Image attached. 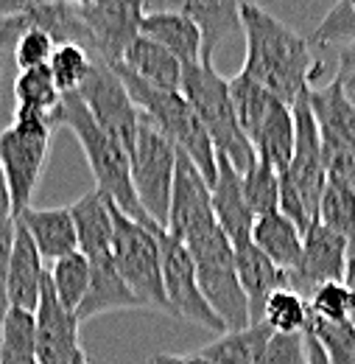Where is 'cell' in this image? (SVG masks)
<instances>
[{
	"label": "cell",
	"mask_w": 355,
	"mask_h": 364,
	"mask_svg": "<svg viewBox=\"0 0 355 364\" xmlns=\"http://www.w3.org/2000/svg\"><path fill=\"white\" fill-rule=\"evenodd\" d=\"M238 11L246 34V59L241 73L291 107L300 92L313 87V79L322 70L313 59L311 43L258 3H238Z\"/></svg>",
	"instance_id": "obj_1"
},
{
	"label": "cell",
	"mask_w": 355,
	"mask_h": 364,
	"mask_svg": "<svg viewBox=\"0 0 355 364\" xmlns=\"http://www.w3.org/2000/svg\"><path fill=\"white\" fill-rule=\"evenodd\" d=\"M59 127H67L76 135V140H79V146H82V151H84V157H87L89 163V171L95 177V191H101L129 219H134V222H140V225H146V228L151 230H163L143 213V208H140V202L134 196L129 151L95 124V118L89 115L87 104L82 101L79 92L62 95Z\"/></svg>",
	"instance_id": "obj_2"
},
{
	"label": "cell",
	"mask_w": 355,
	"mask_h": 364,
	"mask_svg": "<svg viewBox=\"0 0 355 364\" xmlns=\"http://www.w3.org/2000/svg\"><path fill=\"white\" fill-rule=\"evenodd\" d=\"M179 92L193 107L202 127L207 129L216 154L229 160L238 174H244L258 160V154H255V146L249 143V137L244 135L238 115L232 109L229 82L216 70L213 59H202V62L185 68Z\"/></svg>",
	"instance_id": "obj_3"
},
{
	"label": "cell",
	"mask_w": 355,
	"mask_h": 364,
	"mask_svg": "<svg viewBox=\"0 0 355 364\" xmlns=\"http://www.w3.org/2000/svg\"><path fill=\"white\" fill-rule=\"evenodd\" d=\"M112 70L124 82V87H126L129 98L134 101V107L140 109V115L148 118L163 135L177 146V151H182L202 171V177L207 180V185H213V180H216V149L210 143L207 129L202 127L199 115L185 101V95L182 92L148 87L146 82L134 79L132 73L124 70L121 65H115Z\"/></svg>",
	"instance_id": "obj_4"
},
{
	"label": "cell",
	"mask_w": 355,
	"mask_h": 364,
	"mask_svg": "<svg viewBox=\"0 0 355 364\" xmlns=\"http://www.w3.org/2000/svg\"><path fill=\"white\" fill-rule=\"evenodd\" d=\"M160 232L129 219L112 205V264L143 309L171 314L163 289V252Z\"/></svg>",
	"instance_id": "obj_5"
},
{
	"label": "cell",
	"mask_w": 355,
	"mask_h": 364,
	"mask_svg": "<svg viewBox=\"0 0 355 364\" xmlns=\"http://www.w3.org/2000/svg\"><path fill=\"white\" fill-rule=\"evenodd\" d=\"M53 124L28 109H14V121L9 129L0 132V168L11 193V213L14 219L31 208L34 188L43 177Z\"/></svg>",
	"instance_id": "obj_6"
},
{
	"label": "cell",
	"mask_w": 355,
	"mask_h": 364,
	"mask_svg": "<svg viewBox=\"0 0 355 364\" xmlns=\"http://www.w3.org/2000/svg\"><path fill=\"white\" fill-rule=\"evenodd\" d=\"M185 250L193 258L199 289L210 303V309L216 311V317L224 322L226 333L249 328V303L235 272V250L224 235V230L216 228L202 238L187 241Z\"/></svg>",
	"instance_id": "obj_7"
},
{
	"label": "cell",
	"mask_w": 355,
	"mask_h": 364,
	"mask_svg": "<svg viewBox=\"0 0 355 364\" xmlns=\"http://www.w3.org/2000/svg\"><path fill=\"white\" fill-rule=\"evenodd\" d=\"M177 154V146L163 135L148 118L140 115L137 137H134L132 154H129L132 188L143 213L163 230L168 228V208H171V191H174Z\"/></svg>",
	"instance_id": "obj_8"
},
{
	"label": "cell",
	"mask_w": 355,
	"mask_h": 364,
	"mask_svg": "<svg viewBox=\"0 0 355 364\" xmlns=\"http://www.w3.org/2000/svg\"><path fill=\"white\" fill-rule=\"evenodd\" d=\"M160 252H163V289H165L171 317L196 322L216 336L226 333L224 322L216 317V311L210 309V303L204 300V294L199 289L196 267H193V258L185 250V244L163 230L160 232Z\"/></svg>",
	"instance_id": "obj_9"
},
{
	"label": "cell",
	"mask_w": 355,
	"mask_h": 364,
	"mask_svg": "<svg viewBox=\"0 0 355 364\" xmlns=\"http://www.w3.org/2000/svg\"><path fill=\"white\" fill-rule=\"evenodd\" d=\"M79 95L87 104L95 124L132 154L137 124H140V109L134 107V101L129 98L124 82L118 79V73L106 62L92 59V70H89L87 82L82 85Z\"/></svg>",
	"instance_id": "obj_10"
},
{
	"label": "cell",
	"mask_w": 355,
	"mask_h": 364,
	"mask_svg": "<svg viewBox=\"0 0 355 364\" xmlns=\"http://www.w3.org/2000/svg\"><path fill=\"white\" fill-rule=\"evenodd\" d=\"M79 20L84 23L92 43L95 56L106 62L109 68L121 65L126 48L140 37V23L148 11L146 3H73Z\"/></svg>",
	"instance_id": "obj_11"
},
{
	"label": "cell",
	"mask_w": 355,
	"mask_h": 364,
	"mask_svg": "<svg viewBox=\"0 0 355 364\" xmlns=\"http://www.w3.org/2000/svg\"><path fill=\"white\" fill-rule=\"evenodd\" d=\"M216 228H219V222H216V213H213L210 185L202 177V171L179 151L165 232H171L182 244H187L193 238L207 235Z\"/></svg>",
	"instance_id": "obj_12"
},
{
	"label": "cell",
	"mask_w": 355,
	"mask_h": 364,
	"mask_svg": "<svg viewBox=\"0 0 355 364\" xmlns=\"http://www.w3.org/2000/svg\"><path fill=\"white\" fill-rule=\"evenodd\" d=\"M308 90L300 92V98L291 104V115H294V154H291V163L283 171V177L300 191V196L305 199V205L311 208V213L316 216L327 177H324V166H322V137H319V127H316V118H313L311 112Z\"/></svg>",
	"instance_id": "obj_13"
},
{
	"label": "cell",
	"mask_w": 355,
	"mask_h": 364,
	"mask_svg": "<svg viewBox=\"0 0 355 364\" xmlns=\"http://www.w3.org/2000/svg\"><path fill=\"white\" fill-rule=\"evenodd\" d=\"M350 261V244L327 230L324 225L313 222L302 235V258L297 269L288 274V289H294L300 297H311L313 289L324 283H342Z\"/></svg>",
	"instance_id": "obj_14"
},
{
	"label": "cell",
	"mask_w": 355,
	"mask_h": 364,
	"mask_svg": "<svg viewBox=\"0 0 355 364\" xmlns=\"http://www.w3.org/2000/svg\"><path fill=\"white\" fill-rule=\"evenodd\" d=\"M210 196H213L216 222L224 230V235L229 238L232 250L252 244V228H255L258 216L249 210V205L244 199L241 174L232 168L229 160H224L219 154H216V180L210 185Z\"/></svg>",
	"instance_id": "obj_15"
},
{
	"label": "cell",
	"mask_w": 355,
	"mask_h": 364,
	"mask_svg": "<svg viewBox=\"0 0 355 364\" xmlns=\"http://www.w3.org/2000/svg\"><path fill=\"white\" fill-rule=\"evenodd\" d=\"M45 272H48L45 261L40 258L34 241L28 238L23 225L14 222V241H11V255H9V280H6L9 309H20V311L34 314L37 303H40Z\"/></svg>",
	"instance_id": "obj_16"
},
{
	"label": "cell",
	"mask_w": 355,
	"mask_h": 364,
	"mask_svg": "<svg viewBox=\"0 0 355 364\" xmlns=\"http://www.w3.org/2000/svg\"><path fill=\"white\" fill-rule=\"evenodd\" d=\"M14 222L26 228L43 261H59L79 250L70 208H26Z\"/></svg>",
	"instance_id": "obj_17"
},
{
	"label": "cell",
	"mask_w": 355,
	"mask_h": 364,
	"mask_svg": "<svg viewBox=\"0 0 355 364\" xmlns=\"http://www.w3.org/2000/svg\"><path fill=\"white\" fill-rule=\"evenodd\" d=\"M235 272L249 303V325H261L268 297L277 289H288V274L277 269L255 244L235 250Z\"/></svg>",
	"instance_id": "obj_18"
},
{
	"label": "cell",
	"mask_w": 355,
	"mask_h": 364,
	"mask_svg": "<svg viewBox=\"0 0 355 364\" xmlns=\"http://www.w3.org/2000/svg\"><path fill=\"white\" fill-rule=\"evenodd\" d=\"M140 37L174 53L182 68L202 62V34L185 11H154L148 9L140 23Z\"/></svg>",
	"instance_id": "obj_19"
},
{
	"label": "cell",
	"mask_w": 355,
	"mask_h": 364,
	"mask_svg": "<svg viewBox=\"0 0 355 364\" xmlns=\"http://www.w3.org/2000/svg\"><path fill=\"white\" fill-rule=\"evenodd\" d=\"M124 309H143V303L134 297L132 289L118 274L112 255L92 258L89 261V291L76 311L79 325L92 317H101L106 311H124Z\"/></svg>",
	"instance_id": "obj_20"
},
{
	"label": "cell",
	"mask_w": 355,
	"mask_h": 364,
	"mask_svg": "<svg viewBox=\"0 0 355 364\" xmlns=\"http://www.w3.org/2000/svg\"><path fill=\"white\" fill-rule=\"evenodd\" d=\"M70 216L76 225L79 252L92 261L112 255V202L101 191H87L82 199L70 205Z\"/></svg>",
	"instance_id": "obj_21"
},
{
	"label": "cell",
	"mask_w": 355,
	"mask_h": 364,
	"mask_svg": "<svg viewBox=\"0 0 355 364\" xmlns=\"http://www.w3.org/2000/svg\"><path fill=\"white\" fill-rule=\"evenodd\" d=\"M121 68L129 70L134 79H140L157 90L179 92V87H182V70H185L182 62L163 46H157L146 37H137L132 46L126 48Z\"/></svg>",
	"instance_id": "obj_22"
},
{
	"label": "cell",
	"mask_w": 355,
	"mask_h": 364,
	"mask_svg": "<svg viewBox=\"0 0 355 364\" xmlns=\"http://www.w3.org/2000/svg\"><path fill=\"white\" fill-rule=\"evenodd\" d=\"M252 244L285 274L294 272L300 258H302V232L294 228V222L285 219L280 210L255 219Z\"/></svg>",
	"instance_id": "obj_23"
},
{
	"label": "cell",
	"mask_w": 355,
	"mask_h": 364,
	"mask_svg": "<svg viewBox=\"0 0 355 364\" xmlns=\"http://www.w3.org/2000/svg\"><path fill=\"white\" fill-rule=\"evenodd\" d=\"M252 146L261 160H266L268 166L277 168V174L288 168L291 154H294V115L288 104L283 101L271 104L266 121L261 124L258 135L252 137Z\"/></svg>",
	"instance_id": "obj_24"
},
{
	"label": "cell",
	"mask_w": 355,
	"mask_h": 364,
	"mask_svg": "<svg viewBox=\"0 0 355 364\" xmlns=\"http://www.w3.org/2000/svg\"><path fill=\"white\" fill-rule=\"evenodd\" d=\"M308 101H311V112L322 135L342 137L355 146V107L344 98L336 76H333V82H327L322 87H311Z\"/></svg>",
	"instance_id": "obj_25"
},
{
	"label": "cell",
	"mask_w": 355,
	"mask_h": 364,
	"mask_svg": "<svg viewBox=\"0 0 355 364\" xmlns=\"http://www.w3.org/2000/svg\"><path fill=\"white\" fill-rule=\"evenodd\" d=\"M179 11H185L202 34V59H213L216 48L241 28V11H238V3L232 0L226 3L196 0V3H185Z\"/></svg>",
	"instance_id": "obj_26"
},
{
	"label": "cell",
	"mask_w": 355,
	"mask_h": 364,
	"mask_svg": "<svg viewBox=\"0 0 355 364\" xmlns=\"http://www.w3.org/2000/svg\"><path fill=\"white\" fill-rule=\"evenodd\" d=\"M268 336V325H249L244 331H229L216 336L210 345H204L199 353L213 364H258L263 356V348H266Z\"/></svg>",
	"instance_id": "obj_27"
},
{
	"label": "cell",
	"mask_w": 355,
	"mask_h": 364,
	"mask_svg": "<svg viewBox=\"0 0 355 364\" xmlns=\"http://www.w3.org/2000/svg\"><path fill=\"white\" fill-rule=\"evenodd\" d=\"M14 98H17V109H28L45 115L53 127H59L62 118V92L56 90L53 76L48 68L37 70H20L14 79Z\"/></svg>",
	"instance_id": "obj_28"
},
{
	"label": "cell",
	"mask_w": 355,
	"mask_h": 364,
	"mask_svg": "<svg viewBox=\"0 0 355 364\" xmlns=\"http://www.w3.org/2000/svg\"><path fill=\"white\" fill-rule=\"evenodd\" d=\"M0 364H37V322L31 311H6L0 325Z\"/></svg>",
	"instance_id": "obj_29"
},
{
	"label": "cell",
	"mask_w": 355,
	"mask_h": 364,
	"mask_svg": "<svg viewBox=\"0 0 355 364\" xmlns=\"http://www.w3.org/2000/svg\"><path fill=\"white\" fill-rule=\"evenodd\" d=\"M229 98H232V109L238 115V124H241L244 135L252 143V137L258 135L261 124L266 121L268 109L277 98L268 90H263L258 82H252L246 73H238V76L229 79Z\"/></svg>",
	"instance_id": "obj_30"
},
{
	"label": "cell",
	"mask_w": 355,
	"mask_h": 364,
	"mask_svg": "<svg viewBox=\"0 0 355 364\" xmlns=\"http://www.w3.org/2000/svg\"><path fill=\"white\" fill-rule=\"evenodd\" d=\"M50 277V286H53V294L56 300L70 311L76 314L79 306L84 303L89 291V261L76 250L59 261H53V267L48 269Z\"/></svg>",
	"instance_id": "obj_31"
},
{
	"label": "cell",
	"mask_w": 355,
	"mask_h": 364,
	"mask_svg": "<svg viewBox=\"0 0 355 364\" xmlns=\"http://www.w3.org/2000/svg\"><path fill=\"white\" fill-rule=\"evenodd\" d=\"M316 222L339 232L350 247H355V188L342 182H324Z\"/></svg>",
	"instance_id": "obj_32"
},
{
	"label": "cell",
	"mask_w": 355,
	"mask_h": 364,
	"mask_svg": "<svg viewBox=\"0 0 355 364\" xmlns=\"http://www.w3.org/2000/svg\"><path fill=\"white\" fill-rule=\"evenodd\" d=\"M263 325L271 333H305L311 325L308 300L294 289H277L263 309Z\"/></svg>",
	"instance_id": "obj_33"
},
{
	"label": "cell",
	"mask_w": 355,
	"mask_h": 364,
	"mask_svg": "<svg viewBox=\"0 0 355 364\" xmlns=\"http://www.w3.org/2000/svg\"><path fill=\"white\" fill-rule=\"evenodd\" d=\"M241 188H244V199L249 205V210L255 216H266L277 210L280 202V174L274 166H268L266 160H255L244 174H241Z\"/></svg>",
	"instance_id": "obj_34"
},
{
	"label": "cell",
	"mask_w": 355,
	"mask_h": 364,
	"mask_svg": "<svg viewBox=\"0 0 355 364\" xmlns=\"http://www.w3.org/2000/svg\"><path fill=\"white\" fill-rule=\"evenodd\" d=\"M48 70L53 76V85L62 95L67 92H79L82 85L87 82L89 70H92V56H89L84 48L79 46H56L50 62H48Z\"/></svg>",
	"instance_id": "obj_35"
},
{
	"label": "cell",
	"mask_w": 355,
	"mask_h": 364,
	"mask_svg": "<svg viewBox=\"0 0 355 364\" xmlns=\"http://www.w3.org/2000/svg\"><path fill=\"white\" fill-rule=\"evenodd\" d=\"M308 333L319 342L330 364H355V325L353 322H322L313 319Z\"/></svg>",
	"instance_id": "obj_36"
},
{
	"label": "cell",
	"mask_w": 355,
	"mask_h": 364,
	"mask_svg": "<svg viewBox=\"0 0 355 364\" xmlns=\"http://www.w3.org/2000/svg\"><path fill=\"white\" fill-rule=\"evenodd\" d=\"M308 309H311V317L322 319V322H353V291L344 286V280L324 283V286L313 289V294L308 297Z\"/></svg>",
	"instance_id": "obj_37"
},
{
	"label": "cell",
	"mask_w": 355,
	"mask_h": 364,
	"mask_svg": "<svg viewBox=\"0 0 355 364\" xmlns=\"http://www.w3.org/2000/svg\"><path fill=\"white\" fill-rule=\"evenodd\" d=\"M322 166L327 182H342L355 188V146L333 135H322Z\"/></svg>",
	"instance_id": "obj_38"
},
{
	"label": "cell",
	"mask_w": 355,
	"mask_h": 364,
	"mask_svg": "<svg viewBox=\"0 0 355 364\" xmlns=\"http://www.w3.org/2000/svg\"><path fill=\"white\" fill-rule=\"evenodd\" d=\"M355 40V6L353 3H347V0H342V3H336L327 14H324V20L319 23V28L313 31V46H350Z\"/></svg>",
	"instance_id": "obj_39"
},
{
	"label": "cell",
	"mask_w": 355,
	"mask_h": 364,
	"mask_svg": "<svg viewBox=\"0 0 355 364\" xmlns=\"http://www.w3.org/2000/svg\"><path fill=\"white\" fill-rule=\"evenodd\" d=\"M56 50L53 37L43 31V28H28L17 46H14V62L20 70H37V68H48L50 56Z\"/></svg>",
	"instance_id": "obj_40"
},
{
	"label": "cell",
	"mask_w": 355,
	"mask_h": 364,
	"mask_svg": "<svg viewBox=\"0 0 355 364\" xmlns=\"http://www.w3.org/2000/svg\"><path fill=\"white\" fill-rule=\"evenodd\" d=\"M258 364H308L305 333H271Z\"/></svg>",
	"instance_id": "obj_41"
},
{
	"label": "cell",
	"mask_w": 355,
	"mask_h": 364,
	"mask_svg": "<svg viewBox=\"0 0 355 364\" xmlns=\"http://www.w3.org/2000/svg\"><path fill=\"white\" fill-rule=\"evenodd\" d=\"M11 241H14V222L0 228V325L9 311V291H6V280H9V255H11Z\"/></svg>",
	"instance_id": "obj_42"
},
{
	"label": "cell",
	"mask_w": 355,
	"mask_h": 364,
	"mask_svg": "<svg viewBox=\"0 0 355 364\" xmlns=\"http://www.w3.org/2000/svg\"><path fill=\"white\" fill-rule=\"evenodd\" d=\"M151 364H213V362H207L202 353H185V356H179V353H154Z\"/></svg>",
	"instance_id": "obj_43"
},
{
	"label": "cell",
	"mask_w": 355,
	"mask_h": 364,
	"mask_svg": "<svg viewBox=\"0 0 355 364\" xmlns=\"http://www.w3.org/2000/svg\"><path fill=\"white\" fill-rule=\"evenodd\" d=\"M14 222V213H11V193H9V185L3 177V168H0V228Z\"/></svg>",
	"instance_id": "obj_44"
},
{
	"label": "cell",
	"mask_w": 355,
	"mask_h": 364,
	"mask_svg": "<svg viewBox=\"0 0 355 364\" xmlns=\"http://www.w3.org/2000/svg\"><path fill=\"white\" fill-rule=\"evenodd\" d=\"M339 73H355V40L339 48Z\"/></svg>",
	"instance_id": "obj_45"
},
{
	"label": "cell",
	"mask_w": 355,
	"mask_h": 364,
	"mask_svg": "<svg viewBox=\"0 0 355 364\" xmlns=\"http://www.w3.org/2000/svg\"><path fill=\"white\" fill-rule=\"evenodd\" d=\"M305 342H308V364H330L327 356H324V350L319 348V342L313 339L308 331H305Z\"/></svg>",
	"instance_id": "obj_46"
},
{
	"label": "cell",
	"mask_w": 355,
	"mask_h": 364,
	"mask_svg": "<svg viewBox=\"0 0 355 364\" xmlns=\"http://www.w3.org/2000/svg\"><path fill=\"white\" fill-rule=\"evenodd\" d=\"M336 79H339V85H342L344 98L355 107V73H336Z\"/></svg>",
	"instance_id": "obj_47"
},
{
	"label": "cell",
	"mask_w": 355,
	"mask_h": 364,
	"mask_svg": "<svg viewBox=\"0 0 355 364\" xmlns=\"http://www.w3.org/2000/svg\"><path fill=\"white\" fill-rule=\"evenodd\" d=\"M344 286L353 291V300H355V255H350L347 261V272H344ZM353 325H355V311H353Z\"/></svg>",
	"instance_id": "obj_48"
},
{
	"label": "cell",
	"mask_w": 355,
	"mask_h": 364,
	"mask_svg": "<svg viewBox=\"0 0 355 364\" xmlns=\"http://www.w3.org/2000/svg\"><path fill=\"white\" fill-rule=\"evenodd\" d=\"M73 364H89V359L84 356V350H79V353H76V359H73Z\"/></svg>",
	"instance_id": "obj_49"
},
{
	"label": "cell",
	"mask_w": 355,
	"mask_h": 364,
	"mask_svg": "<svg viewBox=\"0 0 355 364\" xmlns=\"http://www.w3.org/2000/svg\"><path fill=\"white\" fill-rule=\"evenodd\" d=\"M350 255H355V247H350Z\"/></svg>",
	"instance_id": "obj_50"
},
{
	"label": "cell",
	"mask_w": 355,
	"mask_h": 364,
	"mask_svg": "<svg viewBox=\"0 0 355 364\" xmlns=\"http://www.w3.org/2000/svg\"><path fill=\"white\" fill-rule=\"evenodd\" d=\"M0 56H3V50H0Z\"/></svg>",
	"instance_id": "obj_51"
},
{
	"label": "cell",
	"mask_w": 355,
	"mask_h": 364,
	"mask_svg": "<svg viewBox=\"0 0 355 364\" xmlns=\"http://www.w3.org/2000/svg\"><path fill=\"white\" fill-rule=\"evenodd\" d=\"M148 364H151V362H148Z\"/></svg>",
	"instance_id": "obj_52"
}]
</instances>
